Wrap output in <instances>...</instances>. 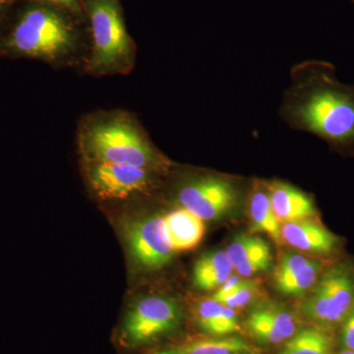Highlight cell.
Segmentation results:
<instances>
[{
  "mask_svg": "<svg viewBox=\"0 0 354 354\" xmlns=\"http://www.w3.org/2000/svg\"><path fill=\"white\" fill-rule=\"evenodd\" d=\"M183 317L180 306L171 298L160 295L141 298L125 316L121 339L129 348L152 344L176 332Z\"/></svg>",
  "mask_w": 354,
  "mask_h": 354,
  "instance_id": "obj_6",
  "label": "cell"
},
{
  "mask_svg": "<svg viewBox=\"0 0 354 354\" xmlns=\"http://www.w3.org/2000/svg\"><path fill=\"white\" fill-rule=\"evenodd\" d=\"M181 207L203 221H216L230 214L239 202V190L234 181L221 176L191 179L178 191Z\"/></svg>",
  "mask_w": 354,
  "mask_h": 354,
  "instance_id": "obj_7",
  "label": "cell"
},
{
  "mask_svg": "<svg viewBox=\"0 0 354 354\" xmlns=\"http://www.w3.org/2000/svg\"><path fill=\"white\" fill-rule=\"evenodd\" d=\"M79 147L85 162L131 165L157 172L167 165L138 123L123 113L85 120L79 130Z\"/></svg>",
  "mask_w": 354,
  "mask_h": 354,
  "instance_id": "obj_2",
  "label": "cell"
},
{
  "mask_svg": "<svg viewBox=\"0 0 354 354\" xmlns=\"http://www.w3.org/2000/svg\"><path fill=\"white\" fill-rule=\"evenodd\" d=\"M12 1H28L30 3L48 4V6H59L72 11L80 10L79 0H12Z\"/></svg>",
  "mask_w": 354,
  "mask_h": 354,
  "instance_id": "obj_23",
  "label": "cell"
},
{
  "mask_svg": "<svg viewBox=\"0 0 354 354\" xmlns=\"http://www.w3.org/2000/svg\"><path fill=\"white\" fill-rule=\"evenodd\" d=\"M326 266L302 254L286 253L279 260L274 274V288L288 297H304L317 283Z\"/></svg>",
  "mask_w": 354,
  "mask_h": 354,
  "instance_id": "obj_12",
  "label": "cell"
},
{
  "mask_svg": "<svg viewBox=\"0 0 354 354\" xmlns=\"http://www.w3.org/2000/svg\"><path fill=\"white\" fill-rule=\"evenodd\" d=\"M93 46L88 70L95 75L127 74L134 66L135 48L118 0H86Z\"/></svg>",
  "mask_w": 354,
  "mask_h": 354,
  "instance_id": "obj_4",
  "label": "cell"
},
{
  "mask_svg": "<svg viewBox=\"0 0 354 354\" xmlns=\"http://www.w3.org/2000/svg\"><path fill=\"white\" fill-rule=\"evenodd\" d=\"M281 232L283 241L288 245L316 257H334L342 246L341 237L330 232L317 218L283 223Z\"/></svg>",
  "mask_w": 354,
  "mask_h": 354,
  "instance_id": "obj_11",
  "label": "cell"
},
{
  "mask_svg": "<svg viewBox=\"0 0 354 354\" xmlns=\"http://www.w3.org/2000/svg\"><path fill=\"white\" fill-rule=\"evenodd\" d=\"M299 305L310 326L337 332L354 308V261L346 258L326 266L315 286Z\"/></svg>",
  "mask_w": 354,
  "mask_h": 354,
  "instance_id": "obj_5",
  "label": "cell"
},
{
  "mask_svg": "<svg viewBox=\"0 0 354 354\" xmlns=\"http://www.w3.org/2000/svg\"><path fill=\"white\" fill-rule=\"evenodd\" d=\"M247 333L258 344H285L297 332L295 315L283 305L265 302L250 310L245 320Z\"/></svg>",
  "mask_w": 354,
  "mask_h": 354,
  "instance_id": "obj_10",
  "label": "cell"
},
{
  "mask_svg": "<svg viewBox=\"0 0 354 354\" xmlns=\"http://www.w3.org/2000/svg\"><path fill=\"white\" fill-rule=\"evenodd\" d=\"M153 354H172V353H171V351H169V349H167V351H158V353H155Z\"/></svg>",
  "mask_w": 354,
  "mask_h": 354,
  "instance_id": "obj_26",
  "label": "cell"
},
{
  "mask_svg": "<svg viewBox=\"0 0 354 354\" xmlns=\"http://www.w3.org/2000/svg\"><path fill=\"white\" fill-rule=\"evenodd\" d=\"M172 354H259L257 348L241 337L227 335L196 339L169 349Z\"/></svg>",
  "mask_w": 354,
  "mask_h": 354,
  "instance_id": "obj_20",
  "label": "cell"
},
{
  "mask_svg": "<svg viewBox=\"0 0 354 354\" xmlns=\"http://www.w3.org/2000/svg\"><path fill=\"white\" fill-rule=\"evenodd\" d=\"M258 293L259 288L257 281L244 279L241 285L232 295L225 297L221 304L234 310L243 308L255 299Z\"/></svg>",
  "mask_w": 354,
  "mask_h": 354,
  "instance_id": "obj_21",
  "label": "cell"
},
{
  "mask_svg": "<svg viewBox=\"0 0 354 354\" xmlns=\"http://www.w3.org/2000/svg\"><path fill=\"white\" fill-rule=\"evenodd\" d=\"M88 185L102 200H123L152 188L157 171L131 165L85 162Z\"/></svg>",
  "mask_w": 354,
  "mask_h": 354,
  "instance_id": "obj_8",
  "label": "cell"
},
{
  "mask_svg": "<svg viewBox=\"0 0 354 354\" xmlns=\"http://www.w3.org/2000/svg\"><path fill=\"white\" fill-rule=\"evenodd\" d=\"M267 187L272 211L281 225L318 216L314 200L304 191L278 180L267 183Z\"/></svg>",
  "mask_w": 354,
  "mask_h": 354,
  "instance_id": "obj_14",
  "label": "cell"
},
{
  "mask_svg": "<svg viewBox=\"0 0 354 354\" xmlns=\"http://www.w3.org/2000/svg\"><path fill=\"white\" fill-rule=\"evenodd\" d=\"M225 253L237 274L243 279L267 272L272 265L271 246L261 237L237 235L227 246Z\"/></svg>",
  "mask_w": 354,
  "mask_h": 354,
  "instance_id": "obj_13",
  "label": "cell"
},
{
  "mask_svg": "<svg viewBox=\"0 0 354 354\" xmlns=\"http://www.w3.org/2000/svg\"><path fill=\"white\" fill-rule=\"evenodd\" d=\"M281 111L291 127L354 153V85L341 82L332 64L310 60L293 67Z\"/></svg>",
  "mask_w": 354,
  "mask_h": 354,
  "instance_id": "obj_1",
  "label": "cell"
},
{
  "mask_svg": "<svg viewBox=\"0 0 354 354\" xmlns=\"http://www.w3.org/2000/svg\"><path fill=\"white\" fill-rule=\"evenodd\" d=\"M195 317L198 327L212 337H227L241 330L236 311L211 298L198 304Z\"/></svg>",
  "mask_w": 354,
  "mask_h": 354,
  "instance_id": "obj_16",
  "label": "cell"
},
{
  "mask_svg": "<svg viewBox=\"0 0 354 354\" xmlns=\"http://www.w3.org/2000/svg\"><path fill=\"white\" fill-rule=\"evenodd\" d=\"M335 354H354V351H348V349H339L335 351Z\"/></svg>",
  "mask_w": 354,
  "mask_h": 354,
  "instance_id": "obj_25",
  "label": "cell"
},
{
  "mask_svg": "<svg viewBox=\"0 0 354 354\" xmlns=\"http://www.w3.org/2000/svg\"><path fill=\"white\" fill-rule=\"evenodd\" d=\"M337 330V348L354 351V308Z\"/></svg>",
  "mask_w": 354,
  "mask_h": 354,
  "instance_id": "obj_22",
  "label": "cell"
},
{
  "mask_svg": "<svg viewBox=\"0 0 354 354\" xmlns=\"http://www.w3.org/2000/svg\"><path fill=\"white\" fill-rule=\"evenodd\" d=\"M337 351L335 333L309 325L288 339L279 354H335Z\"/></svg>",
  "mask_w": 354,
  "mask_h": 354,
  "instance_id": "obj_19",
  "label": "cell"
},
{
  "mask_svg": "<svg viewBox=\"0 0 354 354\" xmlns=\"http://www.w3.org/2000/svg\"><path fill=\"white\" fill-rule=\"evenodd\" d=\"M76 34L69 21L48 4L30 3L0 36V57L57 62L72 55Z\"/></svg>",
  "mask_w": 354,
  "mask_h": 354,
  "instance_id": "obj_3",
  "label": "cell"
},
{
  "mask_svg": "<svg viewBox=\"0 0 354 354\" xmlns=\"http://www.w3.org/2000/svg\"><path fill=\"white\" fill-rule=\"evenodd\" d=\"M167 235L176 251L192 250L204 239V221L183 207L169 212L164 216Z\"/></svg>",
  "mask_w": 354,
  "mask_h": 354,
  "instance_id": "obj_15",
  "label": "cell"
},
{
  "mask_svg": "<svg viewBox=\"0 0 354 354\" xmlns=\"http://www.w3.org/2000/svg\"><path fill=\"white\" fill-rule=\"evenodd\" d=\"M249 215L252 223V232L269 235L277 243H283L281 223L272 211L267 183L256 181L249 195Z\"/></svg>",
  "mask_w": 354,
  "mask_h": 354,
  "instance_id": "obj_17",
  "label": "cell"
},
{
  "mask_svg": "<svg viewBox=\"0 0 354 354\" xmlns=\"http://www.w3.org/2000/svg\"><path fill=\"white\" fill-rule=\"evenodd\" d=\"M12 0H0V22H1L2 18H3L7 6L12 3Z\"/></svg>",
  "mask_w": 354,
  "mask_h": 354,
  "instance_id": "obj_24",
  "label": "cell"
},
{
  "mask_svg": "<svg viewBox=\"0 0 354 354\" xmlns=\"http://www.w3.org/2000/svg\"><path fill=\"white\" fill-rule=\"evenodd\" d=\"M232 271L234 267L225 251H211L202 255L195 263L193 283L201 290H216L232 276Z\"/></svg>",
  "mask_w": 354,
  "mask_h": 354,
  "instance_id": "obj_18",
  "label": "cell"
},
{
  "mask_svg": "<svg viewBox=\"0 0 354 354\" xmlns=\"http://www.w3.org/2000/svg\"><path fill=\"white\" fill-rule=\"evenodd\" d=\"M127 239L133 259L147 270L160 269L176 252L167 235L164 216H149L130 223Z\"/></svg>",
  "mask_w": 354,
  "mask_h": 354,
  "instance_id": "obj_9",
  "label": "cell"
}]
</instances>
